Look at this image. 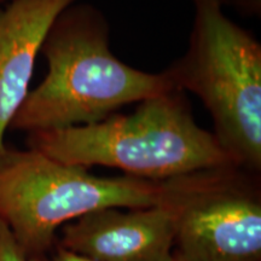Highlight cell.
I'll list each match as a JSON object with an SVG mask.
<instances>
[{
  "label": "cell",
  "instance_id": "cell-1",
  "mask_svg": "<svg viewBox=\"0 0 261 261\" xmlns=\"http://www.w3.org/2000/svg\"><path fill=\"white\" fill-rule=\"evenodd\" d=\"M106 16L71 4L55 19L41 51L48 71L29 91L10 129H63L100 122L120 108L178 90L167 70L146 73L117 60Z\"/></svg>",
  "mask_w": 261,
  "mask_h": 261
},
{
  "label": "cell",
  "instance_id": "cell-2",
  "mask_svg": "<svg viewBox=\"0 0 261 261\" xmlns=\"http://www.w3.org/2000/svg\"><path fill=\"white\" fill-rule=\"evenodd\" d=\"M27 145L67 165L106 166L154 181L234 166L213 133L196 123L180 90L142 100L129 115L28 133Z\"/></svg>",
  "mask_w": 261,
  "mask_h": 261
},
{
  "label": "cell",
  "instance_id": "cell-3",
  "mask_svg": "<svg viewBox=\"0 0 261 261\" xmlns=\"http://www.w3.org/2000/svg\"><path fill=\"white\" fill-rule=\"evenodd\" d=\"M187 54L167 68L178 90L196 94L218 142L237 167L261 169V45L231 21L221 0H192Z\"/></svg>",
  "mask_w": 261,
  "mask_h": 261
},
{
  "label": "cell",
  "instance_id": "cell-4",
  "mask_svg": "<svg viewBox=\"0 0 261 261\" xmlns=\"http://www.w3.org/2000/svg\"><path fill=\"white\" fill-rule=\"evenodd\" d=\"M168 187V179L98 177L37 150L6 148L0 156V219L35 259L52 249L62 225L106 208L152 207Z\"/></svg>",
  "mask_w": 261,
  "mask_h": 261
},
{
  "label": "cell",
  "instance_id": "cell-5",
  "mask_svg": "<svg viewBox=\"0 0 261 261\" xmlns=\"http://www.w3.org/2000/svg\"><path fill=\"white\" fill-rule=\"evenodd\" d=\"M255 173L236 166L171 179L175 253L185 261H261Z\"/></svg>",
  "mask_w": 261,
  "mask_h": 261
},
{
  "label": "cell",
  "instance_id": "cell-6",
  "mask_svg": "<svg viewBox=\"0 0 261 261\" xmlns=\"http://www.w3.org/2000/svg\"><path fill=\"white\" fill-rule=\"evenodd\" d=\"M168 192L145 208H106L65 224L58 246L94 261H174L175 205Z\"/></svg>",
  "mask_w": 261,
  "mask_h": 261
},
{
  "label": "cell",
  "instance_id": "cell-7",
  "mask_svg": "<svg viewBox=\"0 0 261 261\" xmlns=\"http://www.w3.org/2000/svg\"><path fill=\"white\" fill-rule=\"evenodd\" d=\"M75 0H11L0 9V156L5 133L29 93L35 61L52 23Z\"/></svg>",
  "mask_w": 261,
  "mask_h": 261
},
{
  "label": "cell",
  "instance_id": "cell-8",
  "mask_svg": "<svg viewBox=\"0 0 261 261\" xmlns=\"http://www.w3.org/2000/svg\"><path fill=\"white\" fill-rule=\"evenodd\" d=\"M0 261H31L8 225L0 219Z\"/></svg>",
  "mask_w": 261,
  "mask_h": 261
},
{
  "label": "cell",
  "instance_id": "cell-9",
  "mask_svg": "<svg viewBox=\"0 0 261 261\" xmlns=\"http://www.w3.org/2000/svg\"><path fill=\"white\" fill-rule=\"evenodd\" d=\"M31 261H94L89 257L80 255V254L70 252V250L62 248L57 244V248L55 252L51 254H46V255L35 257V259H31Z\"/></svg>",
  "mask_w": 261,
  "mask_h": 261
},
{
  "label": "cell",
  "instance_id": "cell-10",
  "mask_svg": "<svg viewBox=\"0 0 261 261\" xmlns=\"http://www.w3.org/2000/svg\"><path fill=\"white\" fill-rule=\"evenodd\" d=\"M174 261H185L180 255H178L177 253L174 252Z\"/></svg>",
  "mask_w": 261,
  "mask_h": 261
},
{
  "label": "cell",
  "instance_id": "cell-11",
  "mask_svg": "<svg viewBox=\"0 0 261 261\" xmlns=\"http://www.w3.org/2000/svg\"><path fill=\"white\" fill-rule=\"evenodd\" d=\"M10 2H11V0H0V9H2L3 5L8 4V3H10Z\"/></svg>",
  "mask_w": 261,
  "mask_h": 261
}]
</instances>
